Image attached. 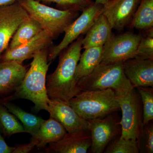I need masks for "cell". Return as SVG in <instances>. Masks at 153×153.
I'll use <instances>...</instances> for the list:
<instances>
[{
  "mask_svg": "<svg viewBox=\"0 0 153 153\" xmlns=\"http://www.w3.org/2000/svg\"><path fill=\"white\" fill-rule=\"evenodd\" d=\"M48 152L86 153L91 144L90 132L71 134L67 133L62 138L49 144Z\"/></svg>",
  "mask_w": 153,
  "mask_h": 153,
  "instance_id": "9a60e30c",
  "label": "cell"
},
{
  "mask_svg": "<svg viewBox=\"0 0 153 153\" xmlns=\"http://www.w3.org/2000/svg\"><path fill=\"white\" fill-rule=\"evenodd\" d=\"M143 33L133 58L153 60V28Z\"/></svg>",
  "mask_w": 153,
  "mask_h": 153,
  "instance_id": "d4e9b609",
  "label": "cell"
},
{
  "mask_svg": "<svg viewBox=\"0 0 153 153\" xmlns=\"http://www.w3.org/2000/svg\"><path fill=\"white\" fill-rule=\"evenodd\" d=\"M112 30L108 20L102 13L82 39V49L104 46L113 36Z\"/></svg>",
  "mask_w": 153,
  "mask_h": 153,
  "instance_id": "e0dca14e",
  "label": "cell"
},
{
  "mask_svg": "<svg viewBox=\"0 0 153 153\" xmlns=\"http://www.w3.org/2000/svg\"><path fill=\"white\" fill-rule=\"evenodd\" d=\"M18 2L53 40L64 33L78 16L77 11L54 8L36 0H18Z\"/></svg>",
  "mask_w": 153,
  "mask_h": 153,
  "instance_id": "5b68a950",
  "label": "cell"
},
{
  "mask_svg": "<svg viewBox=\"0 0 153 153\" xmlns=\"http://www.w3.org/2000/svg\"><path fill=\"white\" fill-rule=\"evenodd\" d=\"M106 148V153H138L136 140L125 139L121 137H116Z\"/></svg>",
  "mask_w": 153,
  "mask_h": 153,
  "instance_id": "4316f807",
  "label": "cell"
},
{
  "mask_svg": "<svg viewBox=\"0 0 153 153\" xmlns=\"http://www.w3.org/2000/svg\"><path fill=\"white\" fill-rule=\"evenodd\" d=\"M103 46L90 47L81 54L75 74L76 83L79 79L90 74L101 63Z\"/></svg>",
  "mask_w": 153,
  "mask_h": 153,
  "instance_id": "d6986e66",
  "label": "cell"
},
{
  "mask_svg": "<svg viewBox=\"0 0 153 153\" xmlns=\"http://www.w3.org/2000/svg\"><path fill=\"white\" fill-rule=\"evenodd\" d=\"M18 0H0V7L9 5L18 1Z\"/></svg>",
  "mask_w": 153,
  "mask_h": 153,
  "instance_id": "4dcf8cb0",
  "label": "cell"
},
{
  "mask_svg": "<svg viewBox=\"0 0 153 153\" xmlns=\"http://www.w3.org/2000/svg\"><path fill=\"white\" fill-rule=\"evenodd\" d=\"M49 49H42L34 55L30 69L15 93L6 99L7 101L25 99L33 102L34 110H42L49 112L51 102L47 94L46 76L49 67Z\"/></svg>",
  "mask_w": 153,
  "mask_h": 153,
  "instance_id": "7a4b0ae2",
  "label": "cell"
},
{
  "mask_svg": "<svg viewBox=\"0 0 153 153\" xmlns=\"http://www.w3.org/2000/svg\"><path fill=\"white\" fill-rule=\"evenodd\" d=\"M83 35L79 36L59 54L58 65L49 75L46 87L50 99L67 103L80 91L75 74L81 55Z\"/></svg>",
  "mask_w": 153,
  "mask_h": 153,
  "instance_id": "6da1fadb",
  "label": "cell"
},
{
  "mask_svg": "<svg viewBox=\"0 0 153 153\" xmlns=\"http://www.w3.org/2000/svg\"><path fill=\"white\" fill-rule=\"evenodd\" d=\"M0 123L4 133L11 136L19 133L26 132L23 125L14 115L11 114L5 107L0 103Z\"/></svg>",
  "mask_w": 153,
  "mask_h": 153,
  "instance_id": "603a6c76",
  "label": "cell"
},
{
  "mask_svg": "<svg viewBox=\"0 0 153 153\" xmlns=\"http://www.w3.org/2000/svg\"><path fill=\"white\" fill-rule=\"evenodd\" d=\"M43 30L40 24L30 16L22 22L12 37L7 49L21 46L32 39Z\"/></svg>",
  "mask_w": 153,
  "mask_h": 153,
  "instance_id": "ffe728a7",
  "label": "cell"
},
{
  "mask_svg": "<svg viewBox=\"0 0 153 153\" xmlns=\"http://www.w3.org/2000/svg\"><path fill=\"white\" fill-rule=\"evenodd\" d=\"M139 153H153V124L143 125L136 140Z\"/></svg>",
  "mask_w": 153,
  "mask_h": 153,
  "instance_id": "484cf974",
  "label": "cell"
},
{
  "mask_svg": "<svg viewBox=\"0 0 153 153\" xmlns=\"http://www.w3.org/2000/svg\"><path fill=\"white\" fill-rule=\"evenodd\" d=\"M67 133L59 122L50 117L49 119L44 121L38 131L32 136L31 141L36 143L37 148H44L48 144L59 140Z\"/></svg>",
  "mask_w": 153,
  "mask_h": 153,
  "instance_id": "ac0fdd59",
  "label": "cell"
},
{
  "mask_svg": "<svg viewBox=\"0 0 153 153\" xmlns=\"http://www.w3.org/2000/svg\"><path fill=\"white\" fill-rule=\"evenodd\" d=\"M76 86L79 91L111 88L117 96L125 94L134 88L125 74L122 62L100 63L90 74L79 79Z\"/></svg>",
  "mask_w": 153,
  "mask_h": 153,
  "instance_id": "3957f363",
  "label": "cell"
},
{
  "mask_svg": "<svg viewBox=\"0 0 153 153\" xmlns=\"http://www.w3.org/2000/svg\"><path fill=\"white\" fill-rule=\"evenodd\" d=\"M39 2L56 4L60 10L82 12L94 1L92 0H36Z\"/></svg>",
  "mask_w": 153,
  "mask_h": 153,
  "instance_id": "83f0119b",
  "label": "cell"
},
{
  "mask_svg": "<svg viewBox=\"0 0 153 153\" xmlns=\"http://www.w3.org/2000/svg\"><path fill=\"white\" fill-rule=\"evenodd\" d=\"M143 105V124L146 125L153 120V89L150 87L136 88Z\"/></svg>",
  "mask_w": 153,
  "mask_h": 153,
  "instance_id": "cb8c5ba5",
  "label": "cell"
},
{
  "mask_svg": "<svg viewBox=\"0 0 153 153\" xmlns=\"http://www.w3.org/2000/svg\"><path fill=\"white\" fill-rule=\"evenodd\" d=\"M141 0H109L103 6L102 14L113 30L122 31L130 25Z\"/></svg>",
  "mask_w": 153,
  "mask_h": 153,
  "instance_id": "8fae6325",
  "label": "cell"
},
{
  "mask_svg": "<svg viewBox=\"0 0 153 153\" xmlns=\"http://www.w3.org/2000/svg\"><path fill=\"white\" fill-rule=\"evenodd\" d=\"M87 121L91 137V152H103L107 146L119 133V123L111 114Z\"/></svg>",
  "mask_w": 153,
  "mask_h": 153,
  "instance_id": "30bf717a",
  "label": "cell"
},
{
  "mask_svg": "<svg viewBox=\"0 0 153 153\" xmlns=\"http://www.w3.org/2000/svg\"><path fill=\"white\" fill-rule=\"evenodd\" d=\"M36 146V143L32 141L29 143L17 145L13 147V150L12 153H28L32 151Z\"/></svg>",
  "mask_w": 153,
  "mask_h": 153,
  "instance_id": "f1b7e54d",
  "label": "cell"
},
{
  "mask_svg": "<svg viewBox=\"0 0 153 153\" xmlns=\"http://www.w3.org/2000/svg\"><path fill=\"white\" fill-rule=\"evenodd\" d=\"M142 34L126 32L113 36L103 46L101 63H114L123 62L133 57Z\"/></svg>",
  "mask_w": 153,
  "mask_h": 153,
  "instance_id": "ba28073f",
  "label": "cell"
},
{
  "mask_svg": "<svg viewBox=\"0 0 153 153\" xmlns=\"http://www.w3.org/2000/svg\"><path fill=\"white\" fill-rule=\"evenodd\" d=\"M129 25L143 32L153 28V0H141Z\"/></svg>",
  "mask_w": 153,
  "mask_h": 153,
  "instance_id": "44dd1931",
  "label": "cell"
},
{
  "mask_svg": "<svg viewBox=\"0 0 153 153\" xmlns=\"http://www.w3.org/2000/svg\"><path fill=\"white\" fill-rule=\"evenodd\" d=\"M122 64L125 74L134 87H153V60L132 58Z\"/></svg>",
  "mask_w": 153,
  "mask_h": 153,
  "instance_id": "5bb4252c",
  "label": "cell"
},
{
  "mask_svg": "<svg viewBox=\"0 0 153 153\" xmlns=\"http://www.w3.org/2000/svg\"><path fill=\"white\" fill-rule=\"evenodd\" d=\"M29 17L18 1L0 7V59L19 26Z\"/></svg>",
  "mask_w": 153,
  "mask_h": 153,
  "instance_id": "9c48e42d",
  "label": "cell"
},
{
  "mask_svg": "<svg viewBox=\"0 0 153 153\" xmlns=\"http://www.w3.org/2000/svg\"><path fill=\"white\" fill-rule=\"evenodd\" d=\"M13 150V147L7 144L0 133V153H12Z\"/></svg>",
  "mask_w": 153,
  "mask_h": 153,
  "instance_id": "f546056e",
  "label": "cell"
},
{
  "mask_svg": "<svg viewBox=\"0 0 153 153\" xmlns=\"http://www.w3.org/2000/svg\"><path fill=\"white\" fill-rule=\"evenodd\" d=\"M49 106L50 117L59 122L68 133L90 132L88 121L81 117L68 103L51 100Z\"/></svg>",
  "mask_w": 153,
  "mask_h": 153,
  "instance_id": "7c38bea8",
  "label": "cell"
},
{
  "mask_svg": "<svg viewBox=\"0 0 153 153\" xmlns=\"http://www.w3.org/2000/svg\"><path fill=\"white\" fill-rule=\"evenodd\" d=\"M103 6L94 2L82 12L81 15L66 28L64 37L60 44L52 46L49 49L48 60H55L66 47L79 36L86 34L96 20L102 13Z\"/></svg>",
  "mask_w": 153,
  "mask_h": 153,
  "instance_id": "52a82bcc",
  "label": "cell"
},
{
  "mask_svg": "<svg viewBox=\"0 0 153 153\" xmlns=\"http://www.w3.org/2000/svg\"><path fill=\"white\" fill-rule=\"evenodd\" d=\"M109 0H95L94 2L96 4H100L102 5H105L107 4Z\"/></svg>",
  "mask_w": 153,
  "mask_h": 153,
  "instance_id": "1f68e13d",
  "label": "cell"
},
{
  "mask_svg": "<svg viewBox=\"0 0 153 153\" xmlns=\"http://www.w3.org/2000/svg\"><path fill=\"white\" fill-rule=\"evenodd\" d=\"M5 107L11 114H13L21 121L26 132L33 135L40 128L44 121L42 118L29 113L20 107L10 103L7 101L0 102Z\"/></svg>",
  "mask_w": 153,
  "mask_h": 153,
  "instance_id": "7402d4cb",
  "label": "cell"
},
{
  "mask_svg": "<svg viewBox=\"0 0 153 153\" xmlns=\"http://www.w3.org/2000/svg\"><path fill=\"white\" fill-rule=\"evenodd\" d=\"M67 103L86 120L105 117L120 110L117 96L111 88L80 91Z\"/></svg>",
  "mask_w": 153,
  "mask_h": 153,
  "instance_id": "277c9868",
  "label": "cell"
},
{
  "mask_svg": "<svg viewBox=\"0 0 153 153\" xmlns=\"http://www.w3.org/2000/svg\"><path fill=\"white\" fill-rule=\"evenodd\" d=\"M53 39L44 30L30 41L14 49H7L1 56L2 61L15 60L23 63L25 60L33 58L42 49H50Z\"/></svg>",
  "mask_w": 153,
  "mask_h": 153,
  "instance_id": "4fadbf2b",
  "label": "cell"
},
{
  "mask_svg": "<svg viewBox=\"0 0 153 153\" xmlns=\"http://www.w3.org/2000/svg\"><path fill=\"white\" fill-rule=\"evenodd\" d=\"M27 68L15 60L0 63V94L15 91L21 85Z\"/></svg>",
  "mask_w": 153,
  "mask_h": 153,
  "instance_id": "2e32d148",
  "label": "cell"
},
{
  "mask_svg": "<svg viewBox=\"0 0 153 153\" xmlns=\"http://www.w3.org/2000/svg\"><path fill=\"white\" fill-rule=\"evenodd\" d=\"M117 96L122 117L119 122L121 137L136 140L143 124L141 100L134 88L125 94Z\"/></svg>",
  "mask_w": 153,
  "mask_h": 153,
  "instance_id": "8992f818",
  "label": "cell"
}]
</instances>
